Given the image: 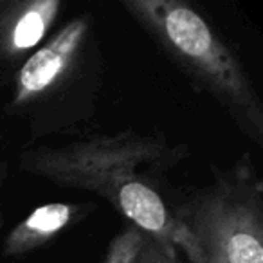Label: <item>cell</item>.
Segmentation results:
<instances>
[{"label":"cell","mask_w":263,"mask_h":263,"mask_svg":"<svg viewBox=\"0 0 263 263\" xmlns=\"http://www.w3.org/2000/svg\"><path fill=\"white\" fill-rule=\"evenodd\" d=\"M179 159V150L162 136L126 130L63 146L31 148L20 154L18 166L62 187L99 195L170 256L177 258V249H182L191 263H198L193 238L173 218L144 170L172 166Z\"/></svg>","instance_id":"cell-1"},{"label":"cell","mask_w":263,"mask_h":263,"mask_svg":"<svg viewBox=\"0 0 263 263\" xmlns=\"http://www.w3.org/2000/svg\"><path fill=\"white\" fill-rule=\"evenodd\" d=\"M123 8L251 139L263 143V108L251 80L200 13L180 0H124Z\"/></svg>","instance_id":"cell-2"},{"label":"cell","mask_w":263,"mask_h":263,"mask_svg":"<svg viewBox=\"0 0 263 263\" xmlns=\"http://www.w3.org/2000/svg\"><path fill=\"white\" fill-rule=\"evenodd\" d=\"M172 215L193 238L198 263H263V182L247 155Z\"/></svg>","instance_id":"cell-3"},{"label":"cell","mask_w":263,"mask_h":263,"mask_svg":"<svg viewBox=\"0 0 263 263\" xmlns=\"http://www.w3.org/2000/svg\"><path fill=\"white\" fill-rule=\"evenodd\" d=\"M88 34L90 18H74L65 24L47 44L27 56L15 78L13 106H31L54 94L76 67Z\"/></svg>","instance_id":"cell-4"},{"label":"cell","mask_w":263,"mask_h":263,"mask_svg":"<svg viewBox=\"0 0 263 263\" xmlns=\"http://www.w3.org/2000/svg\"><path fill=\"white\" fill-rule=\"evenodd\" d=\"M90 211L92 205L88 204L52 202V204L40 205L9 231L4 240L2 254L6 258H15L44 247L56 234L76 223L78 220L88 216Z\"/></svg>","instance_id":"cell-5"},{"label":"cell","mask_w":263,"mask_h":263,"mask_svg":"<svg viewBox=\"0 0 263 263\" xmlns=\"http://www.w3.org/2000/svg\"><path fill=\"white\" fill-rule=\"evenodd\" d=\"M0 27V51L6 58H22L36 49L54 24L62 2L60 0H29L11 6Z\"/></svg>","instance_id":"cell-6"},{"label":"cell","mask_w":263,"mask_h":263,"mask_svg":"<svg viewBox=\"0 0 263 263\" xmlns=\"http://www.w3.org/2000/svg\"><path fill=\"white\" fill-rule=\"evenodd\" d=\"M146 234L134 226H126L112 238L103 258L98 263H136L137 252L143 245Z\"/></svg>","instance_id":"cell-7"},{"label":"cell","mask_w":263,"mask_h":263,"mask_svg":"<svg viewBox=\"0 0 263 263\" xmlns=\"http://www.w3.org/2000/svg\"><path fill=\"white\" fill-rule=\"evenodd\" d=\"M136 263H177V258L170 256L161 249V245L155 243L150 238H144L139 252H137Z\"/></svg>","instance_id":"cell-8"},{"label":"cell","mask_w":263,"mask_h":263,"mask_svg":"<svg viewBox=\"0 0 263 263\" xmlns=\"http://www.w3.org/2000/svg\"><path fill=\"white\" fill-rule=\"evenodd\" d=\"M6 170H8V166H6V162L0 159V190H2V186H4ZM2 226H4V215H2V202H0V229H2Z\"/></svg>","instance_id":"cell-9"},{"label":"cell","mask_w":263,"mask_h":263,"mask_svg":"<svg viewBox=\"0 0 263 263\" xmlns=\"http://www.w3.org/2000/svg\"><path fill=\"white\" fill-rule=\"evenodd\" d=\"M0 6H2V4H0Z\"/></svg>","instance_id":"cell-10"}]
</instances>
